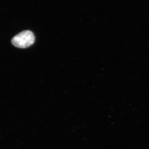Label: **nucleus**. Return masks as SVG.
Here are the masks:
<instances>
[{"mask_svg": "<svg viewBox=\"0 0 149 149\" xmlns=\"http://www.w3.org/2000/svg\"><path fill=\"white\" fill-rule=\"evenodd\" d=\"M35 41V37L33 32L25 30L14 36L12 39L11 42L16 47L25 49L32 45Z\"/></svg>", "mask_w": 149, "mask_h": 149, "instance_id": "f257e3e1", "label": "nucleus"}]
</instances>
